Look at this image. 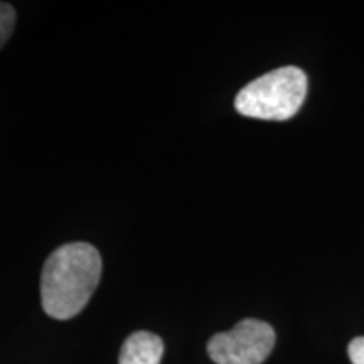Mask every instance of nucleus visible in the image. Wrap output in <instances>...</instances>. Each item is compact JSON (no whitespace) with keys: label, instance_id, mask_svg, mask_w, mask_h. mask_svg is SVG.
Instances as JSON below:
<instances>
[{"label":"nucleus","instance_id":"f257e3e1","mask_svg":"<svg viewBox=\"0 0 364 364\" xmlns=\"http://www.w3.org/2000/svg\"><path fill=\"white\" fill-rule=\"evenodd\" d=\"M102 279V257L90 243H68L49 255L41 275V300L58 321L78 316Z\"/></svg>","mask_w":364,"mask_h":364},{"label":"nucleus","instance_id":"f03ea898","mask_svg":"<svg viewBox=\"0 0 364 364\" xmlns=\"http://www.w3.org/2000/svg\"><path fill=\"white\" fill-rule=\"evenodd\" d=\"M307 95V76L297 66H284L260 76L236 95L240 115L260 120H289Z\"/></svg>","mask_w":364,"mask_h":364},{"label":"nucleus","instance_id":"7ed1b4c3","mask_svg":"<svg viewBox=\"0 0 364 364\" xmlns=\"http://www.w3.org/2000/svg\"><path fill=\"white\" fill-rule=\"evenodd\" d=\"M275 346V331L257 318H245L228 332L213 336L208 354L216 364H262Z\"/></svg>","mask_w":364,"mask_h":364},{"label":"nucleus","instance_id":"20e7f679","mask_svg":"<svg viewBox=\"0 0 364 364\" xmlns=\"http://www.w3.org/2000/svg\"><path fill=\"white\" fill-rule=\"evenodd\" d=\"M164 341L149 331L130 334L122 346L118 364H161Z\"/></svg>","mask_w":364,"mask_h":364},{"label":"nucleus","instance_id":"39448f33","mask_svg":"<svg viewBox=\"0 0 364 364\" xmlns=\"http://www.w3.org/2000/svg\"><path fill=\"white\" fill-rule=\"evenodd\" d=\"M16 26V11L6 2H0V49L11 39Z\"/></svg>","mask_w":364,"mask_h":364},{"label":"nucleus","instance_id":"423d86ee","mask_svg":"<svg viewBox=\"0 0 364 364\" xmlns=\"http://www.w3.org/2000/svg\"><path fill=\"white\" fill-rule=\"evenodd\" d=\"M348 353L353 364H364V338L353 339L348 346Z\"/></svg>","mask_w":364,"mask_h":364}]
</instances>
